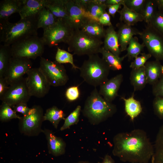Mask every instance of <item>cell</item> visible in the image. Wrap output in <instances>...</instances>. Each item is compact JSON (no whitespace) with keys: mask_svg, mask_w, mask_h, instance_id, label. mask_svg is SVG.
<instances>
[{"mask_svg":"<svg viewBox=\"0 0 163 163\" xmlns=\"http://www.w3.org/2000/svg\"><path fill=\"white\" fill-rule=\"evenodd\" d=\"M98 22L103 26L109 27L112 25L110 21V15L106 11L101 16L99 19Z\"/></svg>","mask_w":163,"mask_h":163,"instance_id":"obj_45","label":"cell"},{"mask_svg":"<svg viewBox=\"0 0 163 163\" xmlns=\"http://www.w3.org/2000/svg\"><path fill=\"white\" fill-rule=\"evenodd\" d=\"M153 107L155 114L163 120V97H155L153 102Z\"/></svg>","mask_w":163,"mask_h":163,"instance_id":"obj_41","label":"cell"},{"mask_svg":"<svg viewBox=\"0 0 163 163\" xmlns=\"http://www.w3.org/2000/svg\"><path fill=\"white\" fill-rule=\"evenodd\" d=\"M80 30L92 37L100 39L104 38L106 32L103 25L91 19L86 21Z\"/></svg>","mask_w":163,"mask_h":163,"instance_id":"obj_21","label":"cell"},{"mask_svg":"<svg viewBox=\"0 0 163 163\" xmlns=\"http://www.w3.org/2000/svg\"><path fill=\"white\" fill-rule=\"evenodd\" d=\"M81 110V107L78 105L69 115L65 119L64 122L60 130L62 131L69 129L70 127L77 124L79 121V117Z\"/></svg>","mask_w":163,"mask_h":163,"instance_id":"obj_37","label":"cell"},{"mask_svg":"<svg viewBox=\"0 0 163 163\" xmlns=\"http://www.w3.org/2000/svg\"><path fill=\"white\" fill-rule=\"evenodd\" d=\"M65 116L63 110L53 106L46 110L44 115V121H49L55 128L57 129L60 122L65 119Z\"/></svg>","mask_w":163,"mask_h":163,"instance_id":"obj_30","label":"cell"},{"mask_svg":"<svg viewBox=\"0 0 163 163\" xmlns=\"http://www.w3.org/2000/svg\"><path fill=\"white\" fill-rule=\"evenodd\" d=\"M124 4L122 3H119L113 5H109L107 6L108 8V13L110 15L112 16L113 17H114L116 12L119 10V8L121 5H123Z\"/></svg>","mask_w":163,"mask_h":163,"instance_id":"obj_47","label":"cell"},{"mask_svg":"<svg viewBox=\"0 0 163 163\" xmlns=\"http://www.w3.org/2000/svg\"><path fill=\"white\" fill-rule=\"evenodd\" d=\"M134 93L128 98L122 97L121 98L125 103V110L131 120L133 121L142 112V108L140 102L134 98Z\"/></svg>","mask_w":163,"mask_h":163,"instance_id":"obj_28","label":"cell"},{"mask_svg":"<svg viewBox=\"0 0 163 163\" xmlns=\"http://www.w3.org/2000/svg\"></svg>","mask_w":163,"mask_h":163,"instance_id":"obj_55","label":"cell"},{"mask_svg":"<svg viewBox=\"0 0 163 163\" xmlns=\"http://www.w3.org/2000/svg\"><path fill=\"white\" fill-rule=\"evenodd\" d=\"M98 163H115V161L112 157L108 155H106L103 158L101 162H98Z\"/></svg>","mask_w":163,"mask_h":163,"instance_id":"obj_50","label":"cell"},{"mask_svg":"<svg viewBox=\"0 0 163 163\" xmlns=\"http://www.w3.org/2000/svg\"><path fill=\"white\" fill-rule=\"evenodd\" d=\"M18 13L21 19L36 16L39 12L45 7L47 0H20Z\"/></svg>","mask_w":163,"mask_h":163,"instance_id":"obj_18","label":"cell"},{"mask_svg":"<svg viewBox=\"0 0 163 163\" xmlns=\"http://www.w3.org/2000/svg\"><path fill=\"white\" fill-rule=\"evenodd\" d=\"M139 36L149 53L155 60H163V35L149 24L145 26Z\"/></svg>","mask_w":163,"mask_h":163,"instance_id":"obj_10","label":"cell"},{"mask_svg":"<svg viewBox=\"0 0 163 163\" xmlns=\"http://www.w3.org/2000/svg\"><path fill=\"white\" fill-rule=\"evenodd\" d=\"M100 53L102 55V58L106 62L110 70H119L122 68V62L126 58L125 56L118 57L109 50L102 46Z\"/></svg>","mask_w":163,"mask_h":163,"instance_id":"obj_27","label":"cell"},{"mask_svg":"<svg viewBox=\"0 0 163 163\" xmlns=\"http://www.w3.org/2000/svg\"><path fill=\"white\" fill-rule=\"evenodd\" d=\"M43 117L41 107L38 105L33 106L27 114L19 119L18 129L20 133L29 136L39 135L42 132L41 126Z\"/></svg>","mask_w":163,"mask_h":163,"instance_id":"obj_7","label":"cell"},{"mask_svg":"<svg viewBox=\"0 0 163 163\" xmlns=\"http://www.w3.org/2000/svg\"><path fill=\"white\" fill-rule=\"evenodd\" d=\"M11 107L16 112L20 113L22 114L23 116L27 114L30 109L26 103H20L14 106Z\"/></svg>","mask_w":163,"mask_h":163,"instance_id":"obj_44","label":"cell"},{"mask_svg":"<svg viewBox=\"0 0 163 163\" xmlns=\"http://www.w3.org/2000/svg\"><path fill=\"white\" fill-rule=\"evenodd\" d=\"M74 30L65 20L58 18L55 24L43 30L41 38L45 45L49 47L62 42L67 43Z\"/></svg>","mask_w":163,"mask_h":163,"instance_id":"obj_8","label":"cell"},{"mask_svg":"<svg viewBox=\"0 0 163 163\" xmlns=\"http://www.w3.org/2000/svg\"><path fill=\"white\" fill-rule=\"evenodd\" d=\"M31 97L27 85L26 78L23 77L9 85L8 90L0 99L12 107L20 103H27Z\"/></svg>","mask_w":163,"mask_h":163,"instance_id":"obj_12","label":"cell"},{"mask_svg":"<svg viewBox=\"0 0 163 163\" xmlns=\"http://www.w3.org/2000/svg\"><path fill=\"white\" fill-rule=\"evenodd\" d=\"M74 163H91L88 161H79L77 162H75Z\"/></svg>","mask_w":163,"mask_h":163,"instance_id":"obj_53","label":"cell"},{"mask_svg":"<svg viewBox=\"0 0 163 163\" xmlns=\"http://www.w3.org/2000/svg\"><path fill=\"white\" fill-rule=\"evenodd\" d=\"M150 24L163 35V12L160 10L157 11Z\"/></svg>","mask_w":163,"mask_h":163,"instance_id":"obj_39","label":"cell"},{"mask_svg":"<svg viewBox=\"0 0 163 163\" xmlns=\"http://www.w3.org/2000/svg\"><path fill=\"white\" fill-rule=\"evenodd\" d=\"M123 80L121 74L108 79L100 86L99 94L107 101L112 102L118 96V92Z\"/></svg>","mask_w":163,"mask_h":163,"instance_id":"obj_15","label":"cell"},{"mask_svg":"<svg viewBox=\"0 0 163 163\" xmlns=\"http://www.w3.org/2000/svg\"><path fill=\"white\" fill-rule=\"evenodd\" d=\"M162 65L159 61H147L145 65V71L147 84L153 85L161 76Z\"/></svg>","mask_w":163,"mask_h":163,"instance_id":"obj_20","label":"cell"},{"mask_svg":"<svg viewBox=\"0 0 163 163\" xmlns=\"http://www.w3.org/2000/svg\"><path fill=\"white\" fill-rule=\"evenodd\" d=\"M159 10L163 12V0H155Z\"/></svg>","mask_w":163,"mask_h":163,"instance_id":"obj_51","label":"cell"},{"mask_svg":"<svg viewBox=\"0 0 163 163\" xmlns=\"http://www.w3.org/2000/svg\"><path fill=\"white\" fill-rule=\"evenodd\" d=\"M39 68L50 86H64L69 79L64 66L56 61H52L41 56Z\"/></svg>","mask_w":163,"mask_h":163,"instance_id":"obj_9","label":"cell"},{"mask_svg":"<svg viewBox=\"0 0 163 163\" xmlns=\"http://www.w3.org/2000/svg\"><path fill=\"white\" fill-rule=\"evenodd\" d=\"M45 45L37 35L31 36L18 41L11 45L12 57L36 59L41 57Z\"/></svg>","mask_w":163,"mask_h":163,"instance_id":"obj_6","label":"cell"},{"mask_svg":"<svg viewBox=\"0 0 163 163\" xmlns=\"http://www.w3.org/2000/svg\"><path fill=\"white\" fill-rule=\"evenodd\" d=\"M145 46L142 43H140L136 37H133L131 39L126 49L127 52L125 56L129 61L136 58L143 50Z\"/></svg>","mask_w":163,"mask_h":163,"instance_id":"obj_31","label":"cell"},{"mask_svg":"<svg viewBox=\"0 0 163 163\" xmlns=\"http://www.w3.org/2000/svg\"><path fill=\"white\" fill-rule=\"evenodd\" d=\"M67 44L68 51L73 52V55L89 56L100 53L104 42L78 29L73 31Z\"/></svg>","mask_w":163,"mask_h":163,"instance_id":"obj_5","label":"cell"},{"mask_svg":"<svg viewBox=\"0 0 163 163\" xmlns=\"http://www.w3.org/2000/svg\"><path fill=\"white\" fill-rule=\"evenodd\" d=\"M11 46L5 45L0 46V77H4L5 71L12 57Z\"/></svg>","mask_w":163,"mask_h":163,"instance_id":"obj_32","label":"cell"},{"mask_svg":"<svg viewBox=\"0 0 163 163\" xmlns=\"http://www.w3.org/2000/svg\"><path fill=\"white\" fill-rule=\"evenodd\" d=\"M68 17L66 20L74 30L80 29L83 24L91 19L87 10L77 5L73 0H67Z\"/></svg>","mask_w":163,"mask_h":163,"instance_id":"obj_14","label":"cell"},{"mask_svg":"<svg viewBox=\"0 0 163 163\" xmlns=\"http://www.w3.org/2000/svg\"><path fill=\"white\" fill-rule=\"evenodd\" d=\"M103 47L118 57L121 52L120 48L117 32L113 25L106 29Z\"/></svg>","mask_w":163,"mask_h":163,"instance_id":"obj_19","label":"cell"},{"mask_svg":"<svg viewBox=\"0 0 163 163\" xmlns=\"http://www.w3.org/2000/svg\"><path fill=\"white\" fill-rule=\"evenodd\" d=\"M67 0H47L45 7L58 18L66 20L68 17Z\"/></svg>","mask_w":163,"mask_h":163,"instance_id":"obj_23","label":"cell"},{"mask_svg":"<svg viewBox=\"0 0 163 163\" xmlns=\"http://www.w3.org/2000/svg\"><path fill=\"white\" fill-rule=\"evenodd\" d=\"M113 142V155L124 162L148 163L154 154V145L142 129L119 133L114 136Z\"/></svg>","mask_w":163,"mask_h":163,"instance_id":"obj_1","label":"cell"},{"mask_svg":"<svg viewBox=\"0 0 163 163\" xmlns=\"http://www.w3.org/2000/svg\"><path fill=\"white\" fill-rule=\"evenodd\" d=\"M88 56L79 67L80 75L87 84L96 87L108 79L110 69L98 54Z\"/></svg>","mask_w":163,"mask_h":163,"instance_id":"obj_4","label":"cell"},{"mask_svg":"<svg viewBox=\"0 0 163 163\" xmlns=\"http://www.w3.org/2000/svg\"><path fill=\"white\" fill-rule=\"evenodd\" d=\"M123 8L117 12L120 14V20L128 25L133 26L139 22L143 21L142 15L127 7L124 4Z\"/></svg>","mask_w":163,"mask_h":163,"instance_id":"obj_26","label":"cell"},{"mask_svg":"<svg viewBox=\"0 0 163 163\" xmlns=\"http://www.w3.org/2000/svg\"><path fill=\"white\" fill-rule=\"evenodd\" d=\"M36 18L38 28H42L43 30L53 25L58 19L46 7L39 12Z\"/></svg>","mask_w":163,"mask_h":163,"instance_id":"obj_25","label":"cell"},{"mask_svg":"<svg viewBox=\"0 0 163 163\" xmlns=\"http://www.w3.org/2000/svg\"><path fill=\"white\" fill-rule=\"evenodd\" d=\"M124 0H106L105 5L107 6L113 5L119 3L124 4Z\"/></svg>","mask_w":163,"mask_h":163,"instance_id":"obj_49","label":"cell"},{"mask_svg":"<svg viewBox=\"0 0 163 163\" xmlns=\"http://www.w3.org/2000/svg\"><path fill=\"white\" fill-rule=\"evenodd\" d=\"M20 0H4L0 2V22L8 20L12 14L18 13Z\"/></svg>","mask_w":163,"mask_h":163,"instance_id":"obj_22","label":"cell"},{"mask_svg":"<svg viewBox=\"0 0 163 163\" xmlns=\"http://www.w3.org/2000/svg\"><path fill=\"white\" fill-rule=\"evenodd\" d=\"M73 55L65 50L58 47L55 56L56 61L61 64L69 63L75 69H79V67L75 66L74 63Z\"/></svg>","mask_w":163,"mask_h":163,"instance_id":"obj_35","label":"cell"},{"mask_svg":"<svg viewBox=\"0 0 163 163\" xmlns=\"http://www.w3.org/2000/svg\"><path fill=\"white\" fill-rule=\"evenodd\" d=\"M9 87L4 77H0V98L7 92Z\"/></svg>","mask_w":163,"mask_h":163,"instance_id":"obj_46","label":"cell"},{"mask_svg":"<svg viewBox=\"0 0 163 163\" xmlns=\"http://www.w3.org/2000/svg\"><path fill=\"white\" fill-rule=\"evenodd\" d=\"M152 57L149 53H143L141 56L135 58L130 65V67L132 69H138L144 66L147 61Z\"/></svg>","mask_w":163,"mask_h":163,"instance_id":"obj_40","label":"cell"},{"mask_svg":"<svg viewBox=\"0 0 163 163\" xmlns=\"http://www.w3.org/2000/svg\"><path fill=\"white\" fill-rule=\"evenodd\" d=\"M118 43L121 52L127 48L129 42L133 36L140 35L141 32L137 29L123 22L118 23L116 25Z\"/></svg>","mask_w":163,"mask_h":163,"instance_id":"obj_17","label":"cell"},{"mask_svg":"<svg viewBox=\"0 0 163 163\" xmlns=\"http://www.w3.org/2000/svg\"><path fill=\"white\" fill-rule=\"evenodd\" d=\"M151 163H163V125L159 128L154 145Z\"/></svg>","mask_w":163,"mask_h":163,"instance_id":"obj_29","label":"cell"},{"mask_svg":"<svg viewBox=\"0 0 163 163\" xmlns=\"http://www.w3.org/2000/svg\"><path fill=\"white\" fill-rule=\"evenodd\" d=\"M107 6L104 5H99L94 3L92 0L88 5L87 10L91 18L98 21L101 16L106 12Z\"/></svg>","mask_w":163,"mask_h":163,"instance_id":"obj_36","label":"cell"},{"mask_svg":"<svg viewBox=\"0 0 163 163\" xmlns=\"http://www.w3.org/2000/svg\"><path fill=\"white\" fill-rule=\"evenodd\" d=\"M47 141L48 148L50 154L58 156L64 154L66 144L61 138L56 136L53 131L46 128L43 129Z\"/></svg>","mask_w":163,"mask_h":163,"instance_id":"obj_16","label":"cell"},{"mask_svg":"<svg viewBox=\"0 0 163 163\" xmlns=\"http://www.w3.org/2000/svg\"><path fill=\"white\" fill-rule=\"evenodd\" d=\"M157 6L155 0H146L143 10L141 14L142 16L143 21L149 24L157 11L156 7Z\"/></svg>","mask_w":163,"mask_h":163,"instance_id":"obj_33","label":"cell"},{"mask_svg":"<svg viewBox=\"0 0 163 163\" xmlns=\"http://www.w3.org/2000/svg\"><path fill=\"white\" fill-rule=\"evenodd\" d=\"M130 80L134 91L143 89L147 84L144 66L132 69L130 72Z\"/></svg>","mask_w":163,"mask_h":163,"instance_id":"obj_24","label":"cell"},{"mask_svg":"<svg viewBox=\"0 0 163 163\" xmlns=\"http://www.w3.org/2000/svg\"><path fill=\"white\" fill-rule=\"evenodd\" d=\"M77 5L87 10V7L91 0H73Z\"/></svg>","mask_w":163,"mask_h":163,"instance_id":"obj_48","label":"cell"},{"mask_svg":"<svg viewBox=\"0 0 163 163\" xmlns=\"http://www.w3.org/2000/svg\"><path fill=\"white\" fill-rule=\"evenodd\" d=\"M146 0H124V4L128 8L141 14Z\"/></svg>","mask_w":163,"mask_h":163,"instance_id":"obj_38","label":"cell"},{"mask_svg":"<svg viewBox=\"0 0 163 163\" xmlns=\"http://www.w3.org/2000/svg\"><path fill=\"white\" fill-rule=\"evenodd\" d=\"M117 110L116 106L105 100L95 87L86 99L82 113L91 124L95 125L112 117Z\"/></svg>","mask_w":163,"mask_h":163,"instance_id":"obj_3","label":"cell"},{"mask_svg":"<svg viewBox=\"0 0 163 163\" xmlns=\"http://www.w3.org/2000/svg\"><path fill=\"white\" fill-rule=\"evenodd\" d=\"M31 68L32 63L30 59L12 57L4 77L10 85L23 78Z\"/></svg>","mask_w":163,"mask_h":163,"instance_id":"obj_13","label":"cell"},{"mask_svg":"<svg viewBox=\"0 0 163 163\" xmlns=\"http://www.w3.org/2000/svg\"><path fill=\"white\" fill-rule=\"evenodd\" d=\"M18 116L10 105L2 102L0 107V120L2 122L9 121L14 119H20Z\"/></svg>","mask_w":163,"mask_h":163,"instance_id":"obj_34","label":"cell"},{"mask_svg":"<svg viewBox=\"0 0 163 163\" xmlns=\"http://www.w3.org/2000/svg\"><path fill=\"white\" fill-rule=\"evenodd\" d=\"M36 16L21 19L15 23H11L8 20L0 21V43L10 46L25 38L37 35Z\"/></svg>","mask_w":163,"mask_h":163,"instance_id":"obj_2","label":"cell"},{"mask_svg":"<svg viewBox=\"0 0 163 163\" xmlns=\"http://www.w3.org/2000/svg\"><path fill=\"white\" fill-rule=\"evenodd\" d=\"M66 97L70 101L77 100L80 96V92L78 86L70 87L68 88L66 92Z\"/></svg>","mask_w":163,"mask_h":163,"instance_id":"obj_42","label":"cell"},{"mask_svg":"<svg viewBox=\"0 0 163 163\" xmlns=\"http://www.w3.org/2000/svg\"><path fill=\"white\" fill-rule=\"evenodd\" d=\"M26 74L27 85L31 96L40 98L48 93L51 86L39 68H31Z\"/></svg>","mask_w":163,"mask_h":163,"instance_id":"obj_11","label":"cell"},{"mask_svg":"<svg viewBox=\"0 0 163 163\" xmlns=\"http://www.w3.org/2000/svg\"><path fill=\"white\" fill-rule=\"evenodd\" d=\"M161 73L162 75L163 76V66L162 65L161 67Z\"/></svg>","mask_w":163,"mask_h":163,"instance_id":"obj_54","label":"cell"},{"mask_svg":"<svg viewBox=\"0 0 163 163\" xmlns=\"http://www.w3.org/2000/svg\"><path fill=\"white\" fill-rule=\"evenodd\" d=\"M106 0H92L93 2L99 5H105Z\"/></svg>","mask_w":163,"mask_h":163,"instance_id":"obj_52","label":"cell"},{"mask_svg":"<svg viewBox=\"0 0 163 163\" xmlns=\"http://www.w3.org/2000/svg\"><path fill=\"white\" fill-rule=\"evenodd\" d=\"M152 92L155 97H163V76L152 85Z\"/></svg>","mask_w":163,"mask_h":163,"instance_id":"obj_43","label":"cell"}]
</instances>
